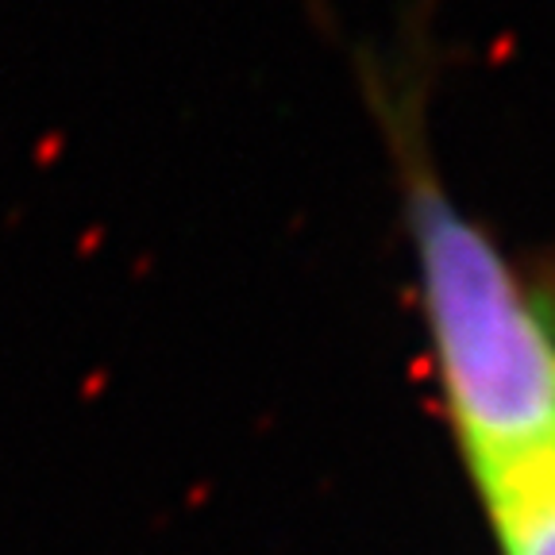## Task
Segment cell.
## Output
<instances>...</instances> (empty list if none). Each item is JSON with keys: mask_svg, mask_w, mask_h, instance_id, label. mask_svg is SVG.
I'll return each instance as SVG.
<instances>
[{"mask_svg": "<svg viewBox=\"0 0 555 555\" xmlns=\"http://www.w3.org/2000/svg\"><path fill=\"white\" fill-rule=\"evenodd\" d=\"M436 413L494 555H555V262L513 251L448 182L428 93L363 62Z\"/></svg>", "mask_w": 555, "mask_h": 555, "instance_id": "cell-1", "label": "cell"}]
</instances>
